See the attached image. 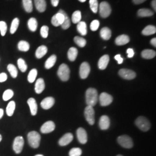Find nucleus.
Segmentation results:
<instances>
[{"label": "nucleus", "mask_w": 156, "mask_h": 156, "mask_svg": "<svg viewBox=\"0 0 156 156\" xmlns=\"http://www.w3.org/2000/svg\"><path fill=\"white\" fill-rule=\"evenodd\" d=\"M98 95L97 90L94 88H89L86 92V102L88 106L95 105L98 102Z\"/></svg>", "instance_id": "f257e3e1"}, {"label": "nucleus", "mask_w": 156, "mask_h": 156, "mask_svg": "<svg viewBox=\"0 0 156 156\" xmlns=\"http://www.w3.org/2000/svg\"><path fill=\"white\" fill-rule=\"evenodd\" d=\"M28 144L33 148L36 149L39 146L41 142V135L37 131H31L27 135Z\"/></svg>", "instance_id": "f03ea898"}, {"label": "nucleus", "mask_w": 156, "mask_h": 156, "mask_svg": "<svg viewBox=\"0 0 156 156\" xmlns=\"http://www.w3.org/2000/svg\"><path fill=\"white\" fill-rule=\"evenodd\" d=\"M57 75L62 81H67L69 79L70 70L66 64H62L58 68Z\"/></svg>", "instance_id": "7ed1b4c3"}, {"label": "nucleus", "mask_w": 156, "mask_h": 156, "mask_svg": "<svg viewBox=\"0 0 156 156\" xmlns=\"http://www.w3.org/2000/svg\"><path fill=\"white\" fill-rule=\"evenodd\" d=\"M135 124L142 131H147L151 128L149 121L144 116H140L135 120Z\"/></svg>", "instance_id": "20e7f679"}, {"label": "nucleus", "mask_w": 156, "mask_h": 156, "mask_svg": "<svg viewBox=\"0 0 156 156\" xmlns=\"http://www.w3.org/2000/svg\"><path fill=\"white\" fill-rule=\"evenodd\" d=\"M117 142L119 145L126 149H131L134 145L132 139L126 135L119 136L117 138Z\"/></svg>", "instance_id": "39448f33"}, {"label": "nucleus", "mask_w": 156, "mask_h": 156, "mask_svg": "<svg viewBox=\"0 0 156 156\" xmlns=\"http://www.w3.org/2000/svg\"><path fill=\"white\" fill-rule=\"evenodd\" d=\"M99 11L101 16L102 18H106L111 13V7L105 1L102 2L99 6Z\"/></svg>", "instance_id": "423d86ee"}, {"label": "nucleus", "mask_w": 156, "mask_h": 156, "mask_svg": "<svg viewBox=\"0 0 156 156\" xmlns=\"http://www.w3.org/2000/svg\"><path fill=\"white\" fill-rule=\"evenodd\" d=\"M95 112L93 106H88L84 109V116L87 122L90 125H93L95 123Z\"/></svg>", "instance_id": "0eeeda50"}, {"label": "nucleus", "mask_w": 156, "mask_h": 156, "mask_svg": "<svg viewBox=\"0 0 156 156\" xmlns=\"http://www.w3.org/2000/svg\"><path fill=\"white\" fill-rule=\"evenodd\" d=\"M24 140L21 136L15 138L13 144V149L16 154H19L22 152L24 146Z\"/></svg>", "instance_id": "6e6552de"}, {"label": "nucleus", "mask_w": 156, "mask_h": 156, "mask_svg": "<svg viewBox=\"0 0 156 156\" xmlns=\"http://www.w3.org/2000/svg\"><path fill=\"white\" fill-rule=\"evenodd\" d=\"M99 100L101 106H108L112 102L113 97L111 95L109 94L106 93H102L100 95Z\"/></svg>", "instance_id": "1a4fd4ad"}, {"label": "nucleus", "mask_w": 156, "mask_h": 156, "mask_svg": "<svg viewBox=\"0 0 156 156\" xmlns=\"http://www.w3.org/2000/svg\"><path fill=\"white\" fill-rule=\"evenodd\" d=\"M119 74L122 78L127 80H132L136 77V73L132 70L128 69H121Z\"/></svg>", "instance_id": "9d476101"}, {"label": "nucleus", "mask_w": 156, "mask_h": 156, "mask_svg": "<svg viewBox=\"0 0 156 156\" xmlns=\"http://www.w3.org/2000/svg\"><path fill=\"white\" fill-rule=\"evenodd\" d=\"M90 72V67L89 63L87 62H84L81 64L79 69V74L80 78L83 79L87 78L89 75Z\"/></svg>", "instance_id": "9b49d317"}, {"label": "nucleus", "mask_w": 156, "mask_h": 156, "mask_svg": "<svg viewBox=\"0 0 156 156\" xmlns=\"http://www.w3.org/2000/svg\"><path fill=\"white\" fill-rule=\"evenodd\" d=\"M55 127L56 126L53 122L48 121L42 126L41 128V131L43 134H48L53 131L55 129Z\"/></svg>", "instance_id": "f8f14e48"}, {"label": "nucleus", "mask_w": 156, "mask_h": 156, "mask_svg": "<svg viewBox=\"0 0 156 156\" xmlns=\"http://www.w3.org/2000/svg\"><path fill=\"white\" fill-rule=\"evenodd\" d=\"M76 135L79 142L82 144H85L87 142V134L83 128H79L76 131Z\"/></svg>", "instance_id": "ddd939ff"}, {"label": "nucleus", "mask_w": 156, "mask_h": 156, "mask_svg": "<svg viewBox=\"0 0 156 156\" xmlns=\"http://www.w3.org/2000/svg\"><path fill=\"white\" fill-rule=\"evenodd\" d=\"M55 102V100L53 97H46L41 102V106L44 109H49L54 105Z\"/></svg>", "instance_id": "4468645a"}, {"label": "nucleus", "mask_w": 156, "mask_h": 156, "mask_svg": "<svg viewBox=\"0 0 156 156\" xmlns=\"http://www.w3.org/2000/svg\"><path fill=\"white\" fill-rule=\"evenodd\" d=\"M73 139V134L71 133H67L63 135L62 138L60 139L58 141V144L62 146H64L68 145L69 144H70Z\"/></svg>", "instance_id": "2eb2a0df"}, {"label": "nucleus", "mask_w": 156, "mask_h": 156, "mask_svg": "<svg viewBox=\"0 0 156 156\" xmlns=\"http://www.w3.org/2000/svg\"><path fill=\"white\" fill-rule=\"evenodd\" d=\"M100 128L102 130H105L108 129L110 126V119L108 116L106 115L102 116L99 122Z\"/></svg>", "instance_id": "dca6fc26"}, {"label": "nucleus", "mask_w": 156, "mask_h": 156, "mask_svg": "<svg viewBox=\"0 0 156 156\" xmlns=\"http://www.w3.org/2000/svg\"><path fill=\"white\" fill-rule=\"evenodd\" d=\"M27 103L30 107L31 115L33 116L36 115L38 111V105L35 100L34 98H30L27 101Z\"/></svg>", "instance_id": "f3484780"}, {"label": "nucleus", "mask_w": 156, "mask_h": 156, "mask_svg": "<svg viewBox=\"0 0 156 156\" xmlns=\"http://www.w3.org/2000/svg\"><path fill=\"white\" fill-rule=\"evenodd\" d=\"M45 87V82L42 78L37 79L35 85V91L36 93L41 94L44 90Z\"/></svg>", "instance_id": "a211bd4d"}, {"label": "nucleus", "mask_w": 156, "mask_h": 156, "mask_svg": "<svg viewBox=\"0 0 156 156\" xmlns=\"http://www.w3.org/2000/svg\"><path fill=\"white\" fill-rule=\"evenodd\" d=\"M109 62V57L108 55H105L102 56L98 61V68L101 70L105 69L108 66Z\"/></svg>", "instance_id": "6ab92c4d"}, {"label": "nucleus", "mask_w": 156, "mask_h": 156, "mask_svg": "<svg viewBox=\"0 0 156 156\" xmlns=\"http://www.w3.org/2000/svg\"><path fill=\"white\" fill-rule=\"evenodd\" d=\"M129 42V38L126 35H121L117 37L115 40V43L118 46H122L128 44Z\"/></svg>", "instance_id": "aec40b11"}, {"label": "nucleus", "mask_w": 156, "mask_h": 156, "mask_svg": "<svg viewBox=\"0 0 156 156\" xmlns=\"http://www.w3.org/2000/svg\"><path fill=\"white\" fill-rule=\"evenodd\" d=\"M35 5L39 12H44L46 9V2L45 0H34Z\"/></svg>", "instance_id": "412c9836"}, {"label": "nucleus", "mask_w": 156, "mask_h": 156, "mask_svg": "<svg viewBox=\"0 0 156 156\" xmlns=\"http://www.w3.org/2000/svg\"><path fill=\"white\" fill-rule=\"evenodd\" d=\"M156 51L151 49H145L141 53L142 57L146 59H151L156 56Z\"/></svg>", "instance_id": "4be33fe9"}, {"label": "nucleus", "mask_w": 156, "mask_h": 156, "mask_svg": "<svg viewBox=\"0 0 156 156\" xmlns=\"http://www.w3.org/2000/svg\"><path fill=\"white\" fill-rule=\"evenodd\" d=\"M48 52V48L46 46L42 45L38 47V48L36 50L35 56L37 58H41L45 56Z\"/></svg>", "instance_id": "5701e85b"}, {"label": "nucleus", "mask_w": 156, "mask_h": 156, "mask_svg": "<svg viewBox=\"0 0 156 156\" xmlns=\"http://www.w3.org/2000/svg\"><path fill=\"white\" fill-rule=\"evenodd\" d=\"M100 35L104 40H109L111 38V30L108 27H104L101 30Z\"/></svg>", "instance_id": "b1692460"}, {"label": "nucleus", "mask_w": 156, "mask_h": 156, "mask_svg": "<svg viewBox=\"0 0 156 156\" xmlns=\"http://www.w3.org/2000/svg\"><path fill=\"white\" fill-rule=\"evenodd\" d=\"M78 54V49L72 47L68 51V58L71 62H73L76 60Z\"/></svg>", "instance_id": "393cba45"}, {"label": "nucleus", "mask_w": 156, "mask_h": 156, "mask_svg": "<svg viewBox=\"0 0 156 156\" xmlns=\"http://www.w3.org/2000/svg\"><path fill=\"white\" fill-rule=\"evenodd\" d=\"M77 30L79 33L80 34L84 36L87 33V25L86 23L84 22H80L78 23L77 25Z\"/></svg>", "instance_id": "a878e982"}, {"label": "nucleus", "mask_w": 156, "mask_h": 156, "mask_svg": "<svg viewBox=\"0 0 156 156\" xmlns=\"http://www.w3.org/2000/svg\"><path fill=\"white\" fill-rule=\"evenodd\" d=\"M56 60H57V57H56V55H53L49 57L48 58V60L45 62V68L48 69L52 68L55 66V64L56 63Z\"/></svg>", "instance_id": "bb28decb"}, {"label": "nucleus", "mask_w": 156, "mask_h": 156, "mask_svg": "<svg viewBox=\"0 0 156 156\" xmlns=\"http://www.w3.org/2000/svg\"><path fill=\"white\" fill-rule=\"evenodd\" d=\"M15 108L16 104L14 101H12L8 103L6 109V113L8 116H12L13 115L15 110Z\"/></svg>", "instance_id": "cd10ccee"}, {"label": "nucleus", "mask_w": 156, "mask_h": 156, "mask_svg": "<svg viewBox=\"0 0 156 156\" xmlns=\"http://www.w3.org/2000/svg\"><path fill=\"white\" fill-rule=\"evenodd\" d=\"M28 27L29 30L33 32L37 30L38 27V22L35 18L31 17L28 20Z\"/></svg>", "instance_id": "c85d7f7f"}, {"label": "nucleus", "mask_w": 156, "mask_h": 156, "mask_svg": "<svg viewBox=\"0 0 156 156\" xmlns=\"http://www.w3.org/2000/svg\"><path fill=\"white\" fill-rule=\"evenodd\" d=\"M156 27L154 26H152V25H149V26H146L143 30L142 33L143 35L148 36V35H153V34L156 33Z\"/></svg>", "instance_id": "c756f323"}, {"label": "nucleus", "mask_w": 156, "mask_h": 156, "mask_svg": "<svg viewBox=\"0 0 156 156\" xmlns=\"http://www.w3.org/2000/svg\"><path fill=\"white\" fill-rule=\"evenodd\" d=\"M154 14L153 12L149 9L143 8L140 9L138 11V15L140 17H149L153 16Z\"/></svg>", "instance_id": "7c9ffc66"}, {"label": "nucleus", "mask_w": 156, "mask_h": 156, "mask_svg": "<svg viewBox=\"0 0 156 156\" xmlns=\"http://www.w3.org/2000/svg\"><path fill=\"white\" fill-rule=\"evenodd\" d=\"M23 4L25 11L30 13L33 11V5L32 0H23Z\"/></svg>", "instance_id": "2f4dec72"}, {"label": "nucleus", "mask_w": 156, "mask_h": 156, "mask_svg": "<svg viewBox=\"0 0 156 156\" xmlns=\"http://www.w3.org/2000/svg\"><path fill=\"white\" fill-rule=\"evenodd\" d=\"M19 50L22 51H27L30 49V45L27 42L25 41H21L17 45Z\"/></svg>", "instance_id": "473e14b6"}, {"label": "nucleus", "mask_w": 156, "mask_h": 156, "mask_svg": "<svg viewBox=\"0 0 156 156\" xmlns=\"http://www.w3.org/2000/svg\"><path fill=\"white\" fill-rule=\"evenodd\" d=\"M37 74H38V71L36 69H31L28 73V77H27L28 82L31 83H33L36 79V78L37 76Z\"/></svg>", "instance_id": "72a5a7b5"}, {"label": "nucleus", "mask_w": 156, "mask_h": 156, "mask_svg": "<svg viewBox=\"0 0 156 156\" xmlns=\"http://www.w3.org/2000/svg\"><path fill=\"white\" fill-rule=\"evenodd\" d=\"M63 14L64 15V20L61 26L62 29L67 30L68 28H69L71 26V21L69 17L68 16L67 13L64 11H63Z\"/></svg>", "instance_id": "f704fd0d"}, {"label": "nucleus", "mask_w": 156, "mask_h": 156, "mask_svg": "<svg viewBox=\"0 0 156 156\" xmlns=\"http://www.w3.org/2000/svg\"><path fill=\"white\" fill-rule=\"evenodd\" d=\"M17 66L19 69L22 72L24 73L27 69V66L25 61L23 58H19L17 60Z\"/></svg>", "instance_id": "c9c22d12"}, {"label": "nucleus", "mask_w": 156, "mask_h": 156, "mask_svg": "<svg viewBox=\"0 0 156 156\" xmlns=\"http://www.w3.org/2000/svg\"><path fill=\"white\" fill-rule=\"evenodd\" d=\"M7 69H8V71H9V73H10L12 78H16L17 76V73H18L16 67H15L14 65L10 64L8 66Z\"/></svg>", "instance_id": "e433bc0d"}, {"label": "nucleus", "mask_w": 156, "mask_h": 156, "mask_svg": "<svg viewBox=\"0 0 156 156\" xmlns=\"http://www.w3.org/2000/svg\"><path fill=\"white\" fill-rule=\"evenodd\" d=\"M81 18H82V16H81L80 11H76L74 12L73 13V16H72V22L74 24L78 23L80 22Z\"/></svg>", "instance_id": "4c0bfd02"}, {"label": "nucleus", "mask_w": 156, "mask_h": 156, "mask_svg": "<svg viewBox=\"0 0 156 156\" xmlns=\"http://www.w3.org/2000/svg\"><path fill=\"white\" fill-rule=\"evenodd\" d=\"M74 42L80 48H83L86 45V41L83 38L76 36L74 38Z\"/></svg>", "instance_id": "58836bf2"}, {"label": "nucleus", "mask_w": 156, "mask_h": 156, "mask_svg": "<svg viewBox=\"0 0 156 156\" xmlns=\"http://www.w3.org/2000/svg\"><path fill=\"white\" fill-rule=\"evenodd\" d=\"M19 25V20L18 18H15L12 22L10 32L12 34L15 33Z\"/></svg>", "instance_id": "ea45409f"}, {"label": "nucleus", "mask_w": 156, "mask_h": 156, "mask_svg": "<svg viewBox=\"0 0 156 156\" xmlns=\"http://www.w3.org/2000/svg\"><path fill=\"white\" fill-rule=\"evenodd\" d=\"M14 95V93L13 90L11 89H8L5 90L2 95V98L5 101L9 100L11 98L13 97Z\"/></svg>", "instance_id": "a19ab883"}, {"label": "nucleus", "mask_w": 156, "mask_h": 156, "mask_svg": "<svg viewBox=\"0 0 156 156\" xmlns=\"http://www.w3.org/2000/svg\"><path fill=\"white\" fill-rule=\"evenodd\" d=\"M90 6L91 11L96 13L98 9V2L97 0H90Z\"/></svg>", "instance_id": "79ce46f5"}, {"label": "nucleus", "mask_w": 156, "mask_h": 156, "mask_svg": "<svg viewBox=\"0 0 156 156\" xmlns=\"http://www.w3.org/2000/svg\"><path fill=\"white\" fill-rule=\"evenodd\" d=\"M82 153V151L78 147H74L69 152V156H80Z\"/></svg>", "instance_id": "37998d69"}, {"label": "nucleus", "mask_w": 156, "mask_h": 156, "mask_svg": "<svg viewBox=\"0 0 156 156\" xmlns=\"http://www.w3.org/2000/svg\"><path fill=\"white\" fill-rule=\"evenodd\" d=\"M7 31V25L5 22H0V33L2 36H4Z\"/></svg>", "instance_id": "c03bdc74"}, {"label": "nucleus", "mask_w": 156, "mask_h": 156, "mask_svg": "<svg viewBox=\"0 0 156 156\" xmlns=\"http://www.w3.org/2000/svg\"><path fill=\"white\" fill-rule=\"evenodd\" d=\"M41 35L44 38H46L49 34V27L46 26H44L41 28Z\"/></svg>", "instance_id": "a18cd8bd"}, {"label": "nucleus", "mask_w": 156, "mask_h": 156, "mask_svg": "<svg viewBox=\"0 0 156 156\" xmlns=\"http://www.w3.org/2000/svg\"><path fill=\"white\" fill-rule=\"evenodd\" d=\"M100 26V22L97 20H93L92 22L91 23V24H90V29L95 31H97L98 30V28Z\"/></svg>", "instance_id": "49530a36"}, {"label": "nucleus", "mask_w": 156, "mask_h": 156, "mask_svg": "<svg viewBox=\"0 0 156 156\" xmlns=\"http://www.w3.org/2000/svg\"><path fill=\"white\" fill-rule=\"evenodd\" d=\"M51 22V24H52L54 26H55V27H58V26H60V24H59V23L58 22V20H57V19H56L55 15H54L52 17Z\"/></svg>", "instance_id": "de8ad7c7"}, {"label": "nucleus", "mask_w": 156, "mask_h": 156, "mask_svg": "<svg viewBox=\"0 0 156 156\" xmlns=\"http://www.w3.org/2000/svg\"><path fill=\"white\" fill-rule=\"evenodd\" d=\"M7 75L5 73H0V83L4 82L7 80Z\"/></svg>", "instance_id": "09e8293b"}, {"label": "nucleus", "mask_w": 156, "mask_h": 156, "mask_svg": "<svg viewBox=\"0 0 156 156\" xmlns=\"http://www.w3.org/2000/svg\"><path fill=\"white\" fill-rule=\"evenodd\" d=\"M115 58L116 60H117L119 64H122L123 62V58L121 57L120 55H117L115 56Z\"/></svg>", "instance_id": "8fccbe9b"}, {"label": "nucleus", "mask_w": 156, "mask_h": 156, "mask_svg": "<svg viewBox=\"0 0 156 156\" xmlns=\"http://www.w3.org/2000/svg\"><path fill=\"white\" fill-rule=\"evenodd\" d=\"M127 53L128 54V58H132L133 57V56L134 55V50L131 48H129L127 50Z\"/></svg>", "instance_id": "3c124183"}, {"label": "nucleus", "mask_w": 156, "mask_h": 156, "mask_svg": "<svg viewBox=\"0 0 156 156\" xmlns=\"http://www.w3.org/2000/svg\"><path fill=\"white\" fill-rule=\"evenodd\" d=\"M60 0H51V3L53 6H57Z\"/></svg>", "instance_id": "603ef678"}, {"label": "nucleus", "mask_w": 156, "mask_h": 156, "mask_svg": "<svg viewBox=\"0 0 156 156\" xmlns=\"http://www.w3.org/2000/svg\"><path fill=\"white\" fill-rule=\"evenodd\" d=\"M146 1V0H133V2L135 4H140Z\"/></svg>", "instance_id": "864d4df0"}, {"label": "nucleus", "mask_w": 156, "mask_h": 156, "mask_svg": "<svg viewBox=\"0 0 156 156\" xmlns=\"http://www.w3.org/2000/svg\"><path fill=\"white\" fill-rule=\"evenodd\" d=\"M156 0H153L151 2V6L153 7V8L154 9V11H156Z\"/></svg>", "instance_id": "5fc2aeb1"}, {"label": "nucleus", "mask_w": 156, "mask_h": 156, "mask_svg": "<svg viewBox=\"0 0 156 156\" xmlns=\"http://www.w3.org/2000/svg\"><path fill=\"white\" fill-rule=\"evenodd\" d=\"M151 45H153V46L156 47V38H154L151 40Z\"/></svg>", "instance_id": "6e6d98bb"}, {"label": "nucleus", "mask_w": 156, "mask_h": 156, "mask_svg": "<svg viewBox=\"0 0 156 156\" xmlns=\"http://www.w3.org/2000/svg\"><path fill=\"white\" fill-rule=\"evenodd\" d=\"M4 115V110L2 109H0V119Z\"/></svg>", "instance_id": "4d7b16f0"}, {"label": "nucleus", "mask_w": 156, "mask_h": 156, "mask_svg": "<svg viewBox=\"0 0 156 156\" xmlns=\"http://www.w3.org/2000/svg\"><path fill=\"white\" fill-rule=\"evenodd\" d=\"M80 2H85L86 0H79Z\"/></svg>", "instance_id": "13d9d810"}, {"label": "nucleus", "mask_w": 156, "mask_h": 156, "mask_svg": "<svg viewBox=\"0 0 156 156\" xmlns=\"http://www.w3.org/2000/svg\"><path fill=\"white\" fill-rule=\"evenodd\" d=\"M2 140V136H1V135L0 134V142Z\"/></svg>", "instance_id": "bf43d9fd"}, {"label": "nucleus", "mask_w": 156, "mask_h": 156, "mask_svg": "<svg viewBox=\"0 0 156 156\" xmlns=\"http://www.w3.org/2000/svg\"><path fill=\"white\" fill-rule=\"evenodd\" d=\"M44 156L43 155H42V154H37V155H36V156Z\"/></svg>", "instance_id": "052dcab7"}, {"label": "nucleus", "mask_w": 156, "mask_h": 156, "mask_svg": "<svg viewBox=\"0 0 156 156\" xmlns=\"http://www.w3.org/2000/svg\"><path fill=\"white\" fill-rule=\"evenodd\" d=\"M117 156H122V155H120V154H119V155H117Z\"/></svg>", "instance_id": "680f3d73"}]
</instances>
